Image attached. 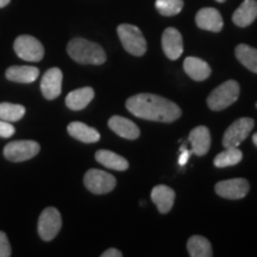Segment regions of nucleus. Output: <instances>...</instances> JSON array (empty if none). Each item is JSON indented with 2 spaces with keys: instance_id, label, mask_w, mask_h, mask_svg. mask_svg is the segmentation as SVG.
<instances>
[{
  "instance_id": "nucleus-1",
  "label": "nucleus",
  "mask_w": 257,
  "mask_h": 257,
  "mask_svg": "<svg viewBox=\"0 0 257 257\" xmlns=\"http://www.w3.org/2000/svg\"><path fill=\"white\" fill-rule=\"evenodd\" d=\"M125 105L131 114L141 119L173 123L181 117V108L175 102L156 94L141 93L130 96Z\"/></svg>"
},
{
  "instance_id": "nucleus-2",
  "label": "nucleus",
  "mask_w": 257,
  "mask_h": 257,
  "mask_svg": "<svg viewBox=\"0 0 257 257\" xmlns=\"http://www.w3.org/2000/svg\"><path fill=\"white\" fill-rule=\"evenodd\" d=\"M67 53L72 59L80 64H102L106 61L105 50L85 38H73L67 46Z\"/></svg>"
},
{
  "instance_id": "nucleus-3",
  "label": "nucleus",
  "mask_w": 257,
  "mask_h": 257,
  "mask_svg": "<svg viewBox=\"0 0 257 257\" xmlns=\"http://www.w3.org/2000/svg\"><path fill=\"white\" fill-rule=\"evenodd\" d=\"M240 93L238 82L234 80H229L213 89L207 98V105L212 111L225 110L237 101Z\"/></svg>"
},
{
  "instance_id": "nucleus-4",
  "label": "nucleus",
  "mask_w": 257,
  "mask_h": 257,
  "mask_svg": "<svg viewBox=\"0 0 257 257\" xmlns=\"http://www.w3.org/2000/svg\"><path fill=\"white\" fill-rule=\"evenodd\" d=\"M118 36L124 49L134 56H143L147 51V41L136 25L120 24L117 28Z\"/></svg>"
},
{
  "instance_id": "nucleus-5",
  "label": "nucleus",
  "mask_w": 257,
  "mask_h": 257,
  "mask_svg": "<svg viewBox=\"0 0 257 257\" xmlns=\"http://www.w3.org/2000/svg\"><path fill=\"white\" fill-rule=\"evenodd\" d=\"M14 49L19 59L28 62H38L44 56V48L42 43L30 35H22L16 38Z\"/></svg>"
},
{
  "instance_id": "nucleus-6",
  "label": "nucleus",
  "mask_w": 257,
  "mask_h": 257,
  "mask_svg": "<svg viewBox=\"0 0 257 257\" xmlns=\"http://www.w3.org/2000/svg\"><path fill=\"white\" fill-rule=\"evenodd\" d=\"M62 226V218L57 208L47 207L41 213L38 219V234L43 240L49 242L53 240L60 232Z\"/></svg>"
},
{
  "instance_id": "nucleus-7",
  "label": "nucleus",
  "mask_w": 257,
  "mask_h": 257,
  "mask_svg": "<svg viewBox=\"0 0 257 257\" xmlns=\"http://www.w3.org/2000/svg\"><path fill=\"white\" fill-rule=\"evenodd\" d=\"M86 188L93 194H106L114 189L117 181L114 176L100 169H89L83 178Z\"/></svg>"
},
{
  "instance_id": "nucleus-8",
  "label": "nucleus",
  "mask_w": 257,
  "mask_h": 257,
  "mask_svg": "<svg viewBox=\"0 0 257 257\" xmlns=\"http://www.w3.org/2000/svg\"><path fill=\"white\" fill-rule=\"evenodd\" d=\"M40 150V144L35 141H14L5 146L4 156L11 162H23L36 156Z\"/></svg>"
},
{
  "instance_id": "nucleus-9",
  "label": "nucleus",
  "mask_w": 257,
  "mask_h": 257,
  "mask_svg": "<svg viewBox=\"0 0 257 257\" xmlns=\"http://www.w3.org/2000/svg\"><path fill=\"white\" fill-rule=\"evenodd\" d=\"M255 125L251 118H239L234 120L225 131L223 137L224 148H237L248 138Z\"/></svg>"
},
{
  "instance_id": "nucleus-10",
  "label": "nucleus",
  "mask_w": 257,
  "mask_h": 257,
  "mask_svg": "<svg viewBox=\"0 0 257 257\" xmlns=\"http://www.w3.org/2000/svg\"><path fill=\"white\" fill-rule=\"evenodd\" d=\"M216 193L219 197L230 199V200H238L248 194L250 185L248 180L238 178L220 181L216 185Z\"/></svg>"
},
{
  "instance_id": "nucleus-11",
  "label": "nucleus",
  "mask_w": 257,
  "mask_h": 257,
  "mask_svg": "<svg viewBox=\"0 0 257 257\" xmlns=\"http://www.w3.org/2000/svg\"><path fill=\"white\" fill-rule=\"evenodd\" d=\"M62 72L60 68H50L44 73L41 81L42 94L48 100H54L61 94L62 89Z\"/></svg>"
},
{
  "instance_id": "nucleus-12",
  "label": "nucleus",
  "mask_w": 257,
  "mask_h": 257,
  "mask_svg": "<svg viewBox=\"0 0 257 257\" xmlns=\"http://www.w3.org/2000/svg\"><path fill=\"white\" fill-rule=\"evenodd\" d=\"M162 49L169 60H178L184 53V41L175 28H167L162 34Z\"/></svg>"
},
{
  "instance_id": "nucleus-13",
  "label": "nucleus",
  "mask_w": 257,
  "mask_h": 257,
  "mask_svg": "<svg viewBox=\"0 0 257 257\" xmlns=\"http://www.w3.org/2000/svg\"><path fill=\"white\" fill-rule=\"evenodd\" d=\"M195 23L202 30L219 32L224 27L220 12L213 8H204L195 16Z\"/></svg>"
},
{
  "instance_id": "nucleus-14",
  "label": "nucleus",
  "mask_w": 257,
  "mask_h": 257,
  "mask_svg": "<svg viewBox=\"0 0 257 257\" xmlns=\"http://www.w3.org/2000/svg\"><path fill=\"white\" fill-rule=\"evenodd\" d=\"M188 142L191 143V152L197 156L206 155L211 147V134L206 126H197L189 133Z\"/></svg>"
},
{
  "instance_id": "nucleus-15",
  "label": "nucleus",
  "mask_w": 257,
  "mask_h": 257,
  "mask_svg": "<svg viewBox=\"0 0 257 257\" xmlns=\"http://www.w3.org/2000/svg\"><path fill=\"white\" fill-rule=\"evenodd\" d=\"M108 126L114 134L121 138L126 140H137L140 137L141 131L134 121L128 120L127 118L120 117V115H113L108 120Z\"/></svg>"
},
{
  "instance_id": "nucleus-16",
  "label": "nucleus",
  "mask_w": 257,
  "mask_h": 257,
  "mask_svg": "<svg viewBox=\"0 0 257 257\" xmlns=\"http://www.w3.org/2000/svg\"><path fill=\"white\" fill-rule=\"evenodd\" d=\"M152 200L157 206L160 213L166 214L172 210L175 201V192L168 186H155L152 191Z\"/></svg>"
},
{
  "instance_id": "nucleus-17",
  "label": "nucleus",
  "mask_w": 257,
  "mask_h": 257,
  "mask_svg": "<svg viewBox=\"0 0 257 257\" xmlns=\"http://www.w3.org/2000/svg\"><path fill=\"white\" fill-rule=\"evenodd\" d=\"M257 18L256 0H244L242 5L233 12L232 21L239 28H246Z\"/></svg>"
},
{
  "instance_id": "nucleus-18",
  "label": "nucleus",
  "mask_w": 257,
  "mask_h": 257,
  "mask_svg": "<svg viewBox=\"0 0 257 257\" xmlns=\"http://www.w3.org/2000/svg\"><path fill=\"white\" fill-rule=\"evenodd\" d=\"M184 69L189 78L195 81H204L211 75V67L204 60L189 56L184 61Z\"/></svg>"
},
{
  "instance_id": "nucleus-19",
  "label": "nucleus",
  "mask_w": 257,
  "mask_h": 257,
  "mask_svg": "<svg viewBox=\"0 0 257 257\" xmlns=\"http://www.w3.org/2000/svg\"><path fill=\"white\" fill-rule=\"evenodd\" d=\"M6 79L19 83H31L36 81L40 69L32 66H12L5 73Z\"/></svg>"
},
{
  "instance_id": "nucleus-20",
  "label": "nucleus",
  "mask_w": 257,
  "mask_h": 257,
  "mask_svg": "<svg viewBox=\"0 0 257 257\" xmlns=\"http://www.w3.org/2000/svg\"><path fill=\"white\" fill-rule=\"evenodd\" d=\"M68 134L75 140L83 143H95L100 140V134L94 127L88 126L81 121H73L67 127Z\"/></svg>"
},
{
  "instance_id": "nucleus-21",
  "label": "nucleus",
  "mask_w": 257,
  "mask_h": 257,
  "mask_svg": "<svg viewBox=\"0 0 257 257\" xmlns=\"http://www.w3.org/2000/svg\"><path fill=\"white\" fill-rule=\"evenodd\" d=\"M94 98V91L92 87H82L72 91L66 96V105L69 110L80 111L87 106Z\"/></svg>"
},
{
  "instance_id": "nucleus-22",
  "label": "nucleus",
  "mask_w": 257,
  "mask_h": 257,
  "mask_svg": "<svg viewBox=\"0 0 257 257\" xmlns=\"http://www.w3.org/2000/svg\"><path fill=\"white\" fill-rule=\"evenodd\" d=\"M95 160L100 165L113 170L123 172V170H126L128 168V162L126 159H124L123 156L118 155V154L113 152H110V150H98L95 153Z\"/></svg>"
},
{
  "instance_id": "nucleus-23",
  "label": "nucleus",
  "mask_w": 257,
  "mask_h": 257,
  "mask_svg": "<svg viewBox=\"0 0 257 257\" xmlns=\"http://www.w3.org/2000/svg\"><path fill=\"white\" fill-rule=\"evenodd\" d=\"M187 250L189 256L192 257H211L212 252L211 243L202 236H192L187 242Z\"/></svg>"
},
{
  "instance_id": "nucleus-24",
  "label": "nucleus",
  "mask_w": 257,
  "mask_h": 257,
  "mask_svg": "<svg viewBox=\"0 0 257 257\" xmlns=\"http://www.w3.org/2000/svg\"><path fill=\"white\" fill-rule=\"evenodd\" d=\"M236 57L245 68L250 72L257 74V49L248 46V44H239L237 46Z\"/></svg>"
},
{
  "instance_id": "nucleus-25",
  "label": "nucleus",
  "mask_w": 257,
  "mask_h": 257,
  "mask_svg": "<svg viewBox=\"0 0 257 257\" xmlns=\"http://www.w3.org/2000/svg\"><path fill=\"white\" fill-rule=\"evenodd\" d=\"M243 153L240 152L238 148H226V150L223 153L218 154L214 157V166L218 168H225V167L236 166L242 161Z\"/></svg>"
},
{
  "instance_id": "nucleus-26",
  "label": "nucleus",
  "mask_w": 257,
  "mask_h": 257,
  "mask_svg": "<svg viewBox=\"0 0 257 257\" xmlns=\"http://www.w3.org/2000/svg\"><path fill=\"white\" fill-rule=\"evenodd\" d=\"M25 107L23 105L2 102L0 104V119L6 121H18L24 117Z\"/></svg>"
},
{
  "instance_id": "nucleus-27",
  "label": "nucleus",
  "mask_w": 257,
  "mask_h": 257,
  "mask_svg": "<svg viewBox=\"0 0 257 257\" xmlns=\"http://www.w3.org/2000/svg\"><path fill=\"white\" fill-rule=\"evenodd\" d=\"M155 8L160 15L172 17L179 15L184 9V0H156Z\"/></svg>"
},
{
  "instance_id": "nucleus-28",
  "label": "nucleus",
  "mask_w": 257,
  "mask_h": 257,
  "mask_svg": "<svg viewBox=\"0 0 257 257\" xmlns=\"http://www.w3.org/2000/svg\"><path fill=\"white\" fill-rule=\"evenodd\" d=\"M11 253V245L8 236L5 232L0 231V257H10Z\"/></svg>"
},
{
  "instance_id": "nucleus-29",
  "label": "nucleus",
  "mask_w": 257,
  "mask_h": 257,
  "mask_svg": "<svg viewBox=\"0 0 257 257\" xmlns=\"http://www.w3.org/2000/svg\"><path fill=\"white\" fill-rule=\"evenodd\" d=\"M16 128L10 121L0 119V137L3 138H10L15 135Z\"/></svg>"
},
{
  "instance_id": "nucleus-30",
  "label": "nucleus",
  "mask_w": 257,
  "mask_h": 257,
  "mask_svg": "<svg viewBox=\"0 0 257 257\" xmlns=\"http://www.w3.org/2000/svg\"><path fill=\"white\" fill-rule=\"evenodd\" d=\"M180 152H181V155L179 157V165L184 167L189 159V150L185 146H182L181 149H180Z\"/></svg>"
},
{
  "instance_id": "nucleus-31",
  "label": "nucleus",
  "mask_w": 257,
  "mask_h": 257,
  "mask_svg": "<svg viewBox=\"0 0 257 257\" xmlns=\"http://www.w3.org/2000/svg\"><path fill=\"white\" fill-rule=\"evenodd\" d=\"M121 256H123V253H121L119 250L113 249V248L107 249L105 252L101 253V257H121Z\"/></svg>"
},
{
  "instance_id": "nucleus-32",
  "label": "nucleus",
  "mask_w": 257,
  "mask_h": 257,
  "mask_svg": "<svg viewBox=\"0 0 257 257\" xmlns=\"http://www.w3.org/2000/svg\"><path fill=\"white\" fill-rule=\"evenodd\" d=\"M10 2H11V0H0V9L8 6L10 4Z\"/></svg>"
},
{
  "instance_id": "nucleus-33",
  "label": "nucleus",
  "mask_w": 257,
  "mask_h": 257,
  "mask_svg": "<svg viewBox=\"0 0 257 257\" xmlns=\"http://www.w3.org/2000/svg\"><path fill=\"white\" fill-rule=\"evenodd\" d=\"M252 142H253V144H255V146L257 147V133L252 136Z\"/></svg>"
},
{
  "instance_id": "nucleus-34",
  "label": "nucleus",
  "mask_w": 257,
  "mask_h": 257,
  "mask_svg": "<svg viewBox=\"0 0 257 257\" xmlns=\"http://www.w3.org/2000/svg\"><path fill=\"white\" fill-rule=\"evenodd\" d=\"M216 2H218V3H224L225 0H216Z\"/></svg>"
},
{
  "instance_id": "nucleus-35",
  "label": "nucleus",
  "mask_w": 257,
  "mask_h": 257,
  "mask_svg": "<svg viewBox=\"0 0 257 257\" xmlns=\"http://www.w3.org/2000/svg\"><path fill=\"white\" fill-rule=\"evenodd\" d=\"M256 107H257V104H256Z\"/></svg>"
}]
</instances>
